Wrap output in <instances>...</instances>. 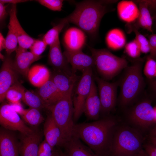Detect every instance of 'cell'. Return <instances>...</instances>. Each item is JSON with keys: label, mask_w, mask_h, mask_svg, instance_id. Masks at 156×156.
I'll return each mask as SVG.
<instances>
[{"label": "cell", "mask_w": 156, "mask_h": 156, "mask_svg": "<svg viewBox=\"0 0 156 156\" xmlns=\"http://www.w3.org/2000/svg\"><path fill=\"white\" fill-rule=\"evenodd\" d=\"M105 42L108 48L112 50L120 49L125 45L126 38L123 32L118 28L110 30L105 37Z\"/></svg>", "instance_id": "4316f807"}, {"label": "cell", "mask_w": 156, "mask_h": 156, "mask_svg": "<svg viewBox=\"0 0 156 156\" xmlns=\"http://www.w3.org/2000/svg\"><path fill=\"white\" fill-rule=\"evenodd\" d=\"M143 61L136 60L125 69V72L120 84V103L123 106L134 101L142 91L144 81L142 73Z\"/></svg>", "instance_id": "3957f363"}, {"label": "cell", "mask_w": 156, "mask_h": 156, "mask_svg": "<svg viewBox=\"0 0 156 156\" xmlns=\"http://www.w3.org/2000/svg\"><path fill=\"white\" fill-rule=\"evenodd\" d=\"M134 1L139 4V14L136 20L137 25L153 34V19L146 0Z\"/></svg>", "instance_id": "484cf974"}, {"label": "cell", "mask_w": 156, "mask_h": 156, "mask_svg": "<svg viewBox=\"0 0 156 156\" xmlns=\"http://www.w3.org/2000/svg\"><path fill=\"white\" fill-rule=\"evenodd\" d=\"M151 143L156 146V135L151 136L150 138Z\"/></svg>", "instance_id": "7dc6e473"}, {"label": "cell", "mask_w": 156, "mask_h": 156, "mask_svg": "<svg viewBox=\"0 0 156 156\" xmlns=\"http://www.w3.org/2000/svg\"><path fill=\"white\" fill-rule=\"evenodd\" d=\"M148 40L151 48L149 57L155 60L156 59V34H153L149 36Z\"/></svg>", "instance_id": "f35d334b"}, {"label": "cell", "mask_w": 156, "mask_h": 156, "mask_svg": "<svg viewBox=\"0 0 156 156\" xmlns=\"http://www.w3.org/2000/svg\"><path fill=\"white\" fill-rule=\"evenodd\" d=\"M21 116L24 121L33 126L39 125L44 120L40 110L34 108L25 109Z\"/></svg>", "instance_id": "83f0119b"}, {"label": "cell", "mask_w": 156, "mask_h": 156, "mask_svg": "<svg viewBox=\"0 0 156 156\" xmlns=\"http://www.w3.org/2000/svg\"><path fill=\"white\" fill-rule=\"evenodd\" d=\"M0 124L5 129L18 131L23 135L28 134L34 130L27 126L10 104L7 103L2 105L0 107Z\"/></svg>", "instance_id": "ba28073f"}, {"label": "cell", "mask_w": 156, "mask_h": 156, "mask_svg": "<svg viewBox=\"0 0 156 156\" xmlns=\"http://www.w3.org/2000/svg\"><path fill=\"white\" fill-rule=\"evenodd\" d=\"M63 147L68 156H98L77 137L73 135Z\"/></svg>", "instance_id": "603a6c76"}, {"label": "cell", "mask_w": 156, "mask_h": 156, "mask_svg": "<svg viewBox=\"0 0 156 156\" xmlns=\"http://www.w3.org/2000/svg\"><path fill=\"white\" fill-rule=\"evenodd\" d=\"M36 1L51 10L60 11L62 10L63 0H38Z\"/></svg>", "instance_id": "8d00e7d4"}, {"label": "cell", "mask_w": 156, "mask_h": 156, "mask_svg": "<svg viewBox=\"0 0 156 156\" xmlns=\"http://www.w3.org/2000/svg\"><path fill=\"white\" fill-rule=\"evenodd\" d=\"M22 101L30 108L40 110L45 108L43 103L37 94L28 90H25Z\"/></svg>", "instance_id": "1f68e13d"}, {"label": "cell", "mask_w": 156, "mask_h": 156, "mask_svg": "<svg viewBox=\"0 0 156 156\" xmlns=\"http://www.w3.org/2000/svg\"><path fill=\"white\" fill-rule=\"evenodd\" d=\"M155 23H156V15H155Z\"/></svg>", "instance_id": "f5cc1de1"}, {"label": "cell", "mask_w": 156, "mask_h": 156, "mask_svg": "<svg viewBox=\"0 0 156 156\" xmlns=\"http://www.w3.org/2000/svg\"><path fill=\"white\" fill-rule=\"evenodd\" d=\"M6 5L1 3H0V22L2 23L5 20L7 16L6 10Z\"/></svg>", "instance_id": "b9f144b4"}, {"label": "cell", "mask_w": 156, "mask_h": 156, "mask_svg": "<svg viewBox=\"0 0 156 156\" xmlns=\"http://www.w3.org/2000/svg\"><path fill=\"white\" fill-rule=\"evenodd\" d=\"M141 135L136 131L122 128L116 131L110 156H134L143 150Z\"/></svg>", "instance_id": "5b68a950"}, {"label": "cell", "mask_w": 156, "mask_h": 156, "mask_svg": "<svg viewBox=\"0 0 156 156\" xmlns=\"http://www.w3.org/2000/svg\"><path fill=\"white\" fill-rule=\"evenodd\" d=\"M132 29L135 34V39L140 46L141 53L145 54L150 53L151 48L148 40L136 29L133 28Z\"/></svg>", "instance_id": "d6a6232c"}, {"label": "cell", "mask_w": 156, "mask_h": 156, "mask_svg": "<svg viewBox=\"0 0 156 156\" xmlns=\"http://www.w3.org/2000/svg\"><path fill=\"white\" fill-rule=\"evenodd\" d=\"M117 0H85L75 3V8L65 17L68 23L74 24L94 38L98 34L102 18L109 12L113 11L111 5Z\"/></svg>", "instance_id": "7a4b0ae2"}, {"label": "cell", "mask_w": 156, "mask_h": 156, "mask_svg": "<svg viewBox=\"0 0 156 156\" xmlns=\"http://www.w3.org/2000/svg\"><path fill=\"white\" fill-rule=\"evenodd\" d=\"M13 109L19 115L21 116L24 111V109L21 102L10 104Z\"/></svg>", "instance_id": "60d3db41"}, {"label": "cell", "mask_w": 156, "mask_h": 156, "mask_svg": "<svg viewBox=\"0 0 156 156\" xmlns=\"http://www.w3.org/2000/svg\"><path fill=\"white\" fill-rule=\"evenodd\" d=\"M85 33L79 28L71 27L65 32L63 38L65 50L75 51L82 50L86 41Z\"/></svg>", "instance_id": "4fadbf2b"}, {"label": "cell", "mask_w": 156, "mask_h": 156, "mask_svg": "<svg viewBox=\"0 0 156 156\" xmlns=\"http://www.w3.org/2000/svg\"><path fill=\"white\" fill-rule=\"evenodd\" d=\"M8 55L5 57L0 71V101L5 99L8 89L17 82L16 72L13 66V61Z\"/></svg>", "instance_id": "8fae6325"}, {"label": "cell", "mask_w": 156, "mask_h": 156, "mask_svg": "<svg viewBox=\"0 0 156 156\" xmlns=\"http://www.w3.org/2000/svg\"><path fill=\"white\" fill-rule=\"evenodd\" d=\"M56 148L57 156H68L66 153L62 151L59 147H57Z\"/></svg>", "instance_id": "f6af8a7d"}, {"label": "cell", "mask_w": 156, "mask_h": 156, "mask_svg": "<svg viewBox=\"0 0 156 156\" xmlns=\"http://www.w3.org/2000/svg\"><path fill=\"white\" fill-rule=\"evenodd\" d=\"M151 86L152 89L156 94V80L152 83Z\"/></svg>", "instance_id": "bcb514c9"}, {"label": "cell", "mask_w": 156, "mask_h": 156, "mask_svg": "<svg viewBox=\"0 0 156 156\" xmlns=\"http://www.w3.org/2000/svg\"><path fill=\"white\" fill-rule=\"evenodd\" d=\"M25 89L18 82L11 86L7 91L5 99L10 103H14L21 102Z\"/></svg>", "instance_id": "4dcf8cb0"}, {"label": "cell", "mask_w": 156, "mask_h": 156, "mask_svg": "<svg viewBox=\"0 0 156 156\" xmlns=\"http://www.w3.org/2000/svg\"><path fill=\"white\" fill-rule=\"evenodd\" d=\"M38 88L37 94L42 100L45 108L49 110L63 96L51 79Z\"/></svg>", "instance_id": "44dd1931"}, {"label": "cell", "mask_w": 156, "mask_h": 156, "mask_svg": "<svg viewBox=\"0 0 156 156\" xmlns=\"http://www.w3.org/2000/svg\"><path fill=\"white\" fill-rule=\"evenodd\" d=\"M16 55L13 66L16 71L24 76H27L31 64L41 58L33 54L27 49L19 47L15 51Z\"/></svg>", "instance_id": "2e32d148"}, {"label": "cell", "mask_w": 156, "mask_h": 156, "mask_svg": "<svg viewBox=\"0 0 156 156\" xmlns=\"http://www.w3.org/2000/svg\"><path fill=\"white\" fill-rule=\"evenodd\" d=\"M8 28V32L5 38L6 45L5 49L7 55H10L17 50L18 47V43L16 33L12 25L10 22H9Z\"/></svg>", "instance_id": "f546056e"}, {"label": "cell", "mask_w": 156, "mask_h": 156, "mask_svg": "<svg viewBox=\"0 0 156 156\" xmlns=\"http://www.w3.org/2000/svg\"><path fill=\"white\" fill-rule=\"evenodd\" d=\"M21 134L19 143V151L21 156H38L42 135L34 130L27 135Z\"/></svg>", "instance_id": "5bb4252c"}, {"label": "cell", "mask_w": 156, "mask_h": 156, "mask_svg": "<svg viewBox=\"0 0 156 156\" xmlns=\"http://www.w3.org/2000/svg\"><path fill=\"white\" fill-rule=\"evenodd\" d=\"M27 76L31 83L38 88L43 85L51 78L48 69L44 65L39 64L34 65L30 68Z\"/></svg>", "instance_id": "d4e9b609"}, {"label": "cell", "mask_w": 156, "mask_h": 156, "mask_svg": "<svg viewBox=\"0 0 156 156\" xmlns=\"http://www.w3.org/2000/svg\"><path fill=\"white\" fill-rule=\"evenodd\" d=\"M144 148L148 156H156V146L152 143H148L144 146Z\"/></svg>", "instance_id": "ab89813d"}, {"label": "cell", "mask_w": 156, "mask_h": 156, "mask_svg": "<svg viewBox=\"0 0 156 156\" xmlns=\"http://www.w3.org/2000/svg\"><path fill=\"white\" fill-rule=\"evenodd\" d=\"M63 54L67 62L71 66L73 72L81 71L94 66L93 59L91 56L84 53L82 50L70 51L65 50Z\"/></svg>", "instance_id": "9a60e30c"}, {"label": "cell", "mask_w": 156, "mask_h": 156, "mask_svg": "<svg viewBox=\"0 0 156 156\" xmlns=\"http://www.w3.org/2000/svg\"><path fill=\"white\" fill-rule=\"evenodd\" d=\"M101 104V112H108L114 107L117 99L118 82L110 83L102 78L96 77Z\"/></svg>", "instance_id": "9c48e42d"}, {"label": "cell", "mask_w": 156, "mask_h": 156, "mask_svg": "<svg viewBox=\"0 0 156 156\" xmlns=\"http://www.w3.org/2000/svg\"><path fill=\"white\" fill-rule=\"evenodd\" d=\"M19 143L10 131H0V156H19Z\"/></svg>", "instance_id": "d6986e66"}, {"label": "cell", "mask_w": 156, "mask_h": 156, "mask_svg": "<svg viewBox=\"0 0 156 156\" xmlns=\"http://www.w3.org/2000/svg\"><path fill=\"white\" fill-rule=\"evenodd\" d=\"M47 45L42 40L36 39L30 48V51L35 55L40 56L45 50Z\"/></svg>", "instance_id": "74e56055"}, {"label": "cell", "mask_w": 156, "mask_h": 156, "mask_svg": "<svg viewBox=\"0 0 156 156\" xmlns=\"http://www.w3.org/2000/svg\"><path fill=\"white\" fill-rule=\"evenodd\" d=\"M156 71V61L148 57L144 68L143 73L147 78L151 79L155 77Z\"/></svg>", "instance_id": "d590c367"}, {"label": "cell", "mask_w": 156, "mask_h": 156, "mask_svg": "<svg viewBox=\"0 0 156 156\" xmlns=\"http://www.w3.org/2000/svg\"><path fill=\"white\" fill-rule=\"evenodd\" d=\"M155 114V122L156 123V105L153 107Z\"/></svg>", "instance_id": "681fc988"}, {"label": "cell", "mask_w": 156, "mask_h": 156, "mask_svg": "<svg viewBox=\"0 0 156 156\" xmlns=\"http://www.w3.org/2000/svg\"><path fill=\"white\" fill-rule=\"evenodd\" d=\"M6 41L1 33H0V51H1L3 49H5Z\"/></svg>", "instance_id": "ee69618b"}, {"label": "cell", "mask_w": 156, "mask_h": 156, "mask_svg": "<svg viewBox=\"0 0 156 156\" xmlns=\"http://www.w3.org/2000/svg\"><path fill=\"white\" fill-rule=\"evenodd\" d=\"M125 50L126 53L130 57L134 59H138L141 55L140 46L135 38L125 44Z\"/></svg>", "instance_id": "836d02e7"}, {"label": "cell", "mask_w": 156, "mask_h": 156, "mask_svg": "<svg viewBox=\"0 0 156 156\" xmlns=\"http://www.w3.org/2000/svg\"><path fill=\"white\" fill-rule=\"evenodd\" d=\"M101 109L100 101L93 79L90 92L85 102L83 113L88 119L97 120Z\"/></svg>", "instance_id": "ac0fdd59"}, {"label": "cell", "mask_w": 156, "mask_h": 156, "mask_svg": "<svg viewBox=\"0 0 156 156\" xmlns=\"http://www.w3.org/2000/svg\"><path fill=\"white\" fill-rule=\"evenodd\" d=\"M48 60L56 70H72L68 67V63L62 52L59 39L49 46Z\"/></svg>", "instance_id": "7402d4cb"}, {"label": "cell", "mask_w": 156, "mask_h": 156, "mask_svg": "<svg viewBox=\"0 0 156 156\" xmlns=\"http://www.w3.org/2000/svg\"><path fill=\"white\" fill-rule=\"evenodd\" d=\"M73 90H72L62 96L49 110L60 129L64 146L72 137L75 125L73 119Z\"/></svg>", "instance_id": "277c9868"}, {"label": "cell", "mask_w": 156, "mask_h": 156, "mask_svg": "<svg viewBox=\"0 0 156 156\" xmlns=\"http://www.w3.org/2000/svg\"><path fill=\"white\" fill-rule=\"evenodd\" d=\"M94 66L103 79L110 80L128 66L126 59L118 57L105 49H97L89 47Z\"/></svg>", "instance_id": "8992f818"}, {"label": "cell", "mask_w": 156, "mask_h": 156, "mask_svg": "<svg viewBox=\"0 0 156 156\" xmlns=\"http://www.w3.org/2000/svg\"><path fill=\"white\" fill-rule=\"evenodd\" d=\"M129 116L132 122L143 128L155 123L153 107L147 100L143 101L134 106L130 111Z\"/></svg>", "instance_id": "30bf717a"}, {"label": "cell", "mask_w": 156, "mask_h": 156, "mask_svg": "<svg viewBox=\"0 0 156 156\" xmlns=\"http://www.w3.org/2000/svg\"><path fill=\"white\" fill-rule=\"evenodd\" d=\"M118 14L120 19L128 23H131L137 19L139 14V9L134 1L122 0L117 5Z\"/></svg>", "instance_id": "cb8c5ba5"}, {"label": "cell", "mask_w": 156, "mask_h": 156, "mask_svg": "<svg viewBox=\"0 0 156 156\" xmlns=\"http://www.w3.org/2000/svg\"><path fill=\"white\" fill-rule=\"evenodd\" d=\"M141 156H148L147 154L144 151V150L143 149V151L142 152V155Z\"/></svg>", "instance_id": "f907efd6"}, {"label": "cell", "mask_w": 156, "mask_h": 156, "mask_svg": "<svg viewBox=\"0 0 156 156\" xmlns=\"http://www.w3.org/2000/svg\"><path fill=\"white\" fill-rule=\"evenodd\" d=\"M50 79L63 96L73 90L78 78L72 71L55 70Z\"/></svg>", "instance_id": "7c38bea8"}, {"label": "cell", "mask_w": 156, "mask_h": 156, "mask_svg": "<svg viewBox=\"0 0 156 156\" xmlns=\"http://www.w3.org/2000/svg\"><path fill=\"white\" fill-rule=\"evenodd\" d=\"M82 75L76 87L73 99L74 122L77 120L83 112L85 102L91 89L92 80V68L82 71Z\"/></svg>", "instance_id": "52a82bcc"}, {"label": "cell", "mask_w": 156, "mask_h": 156, "mask_svg": "<svg viewBox=\"0 0 156 156\" xmlns=\"http://www.w3.org/2000/svg\"><path fill=\"white\" fill-rule=\"evenodd\" d=\"M116 125L111 118L75 124L73 135L82 140L98 156H110Z\"/></svg>", "instance_id": "6da1fadb"}, {"label": "cell", "mask_w": 156, "mask_h": 156, "mask_svg": "<svg viewBox=\"0 0 156 156\" xmlns=\"http://www.w3.org/2000/svg\"><path fill=\"white\" fill-rule=\"evenodd\" d=\"M55 148H53L44 140L39 145L38 156H57Z\"/></svg>", "instance_id": "e575fe53"}, {"label": "cell", "mask_w": 156, "mask_h": 156, "mask_svg": "<svg viewBox=\"0 0 156 156\" xmlns=\"http://www.w3.org/2000/svg\"><path fill=\"white\" fill-rule=\"evenodd\" d=\"M68 23L65 18L62 19L59 23L48 30L43 36L42 40L47 45H50L59 39V35Z\"/></svg>", "instance_id": "f1b7e54d"}, {"label": "cell", "mask_w": 156, "mask_h": 156, "mask_svg": "<svg viewBox=\"0 0 156 156\" xmlns=\"http://www.w3.org/2000/svg\"><path fill=\"white\" fill-rule=\"evenodd\" d=\"M29 1L26 0H0V3L3 4L10 3L16 5V4L24 2Z\"/></svg>", "instance_id": "7bdbcfd3"}, {"label": "cell", "mask_w": 156, "mask_h": 156, "mask_svg": "<svg viewBox=\"0 0 156 156\" xmlns=\"http://www.w3.org/2000/svg\"><path fill=\"white\" fill-rule=\"evenodd\" d=\"M43 131L44 140L53 148L63 147L64 142L61 131L51 114L45 120Z\"/></svg>", "instance_id": "ffe728a7"}, {"label": "cell", "mask_w": 156, "mask_h": 156, "mask_svg": "<svg viewBox=\"0 0 156 156\" xmlns=\"http://www.w3.org/2000/svg\"><path fill=\"white\" fill-rule=\"evenodd\" d=\"M151 136L156 135V127H155L151 131Z\"/></svg>", "instance_id": "c3c4849f"}, {"label": "cell", "mask_w": 156, "mask_h": 156, "mask_svg": "<svg viewBox=\"0 0 156 156\" xmlns=\"http://www.w3.org/2000/svg\"><path fill=\"white\" fill-rule=\"evenodd\" d=\"M155 77H156V74H155Z\"/></svg>", "instance_id": "db71d44e"}, {"label": "cell", "mask_w": 156, "mask_h": 156, "mask_svg": "<svg viewBox=\"0 0 156 156\" xmlns=\"http://www.w3.org/2000/svg\"><path fill=\"white\" fill-rule=\"evenodd\" d=\"M143 151V150L142 151L140 152V153H139L138 154H137L134 156H141L142 155V152Z\"/></svg>", "instance_id": "816d5d0a"}, {"label": "cell", "mask_w": 156, "mask_h": 156, "mask_svg": "<svg viewBox=\"0 0 156 156\" xmlns=\"http://www.w3.org/2000/svg\"><path fill=\"white\" fill-rule=\"evenodd\" d=\"M10 19L17 38L18 47L24 49H29L36 40L29 35L21 26L17 16L16 5H12L9 11Z\"/></svg>", "instance_id": "e0dca14e"}, {"label": "cell", "mask_w": 156, "mask_h": 156, "mask_svg": "<svg viewBox=\"0 0 156 156\" xmlns=\"http://www.w3.org/2000/svg\"><path fill=\"white\" fill-rule=\"evenodd\" d=\"M56 152H57V151H56Z\"/></svg>", "instance_id": "11a10c76"}]
</instances>
